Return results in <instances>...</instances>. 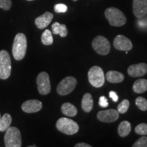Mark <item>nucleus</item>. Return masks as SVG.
Masks as SVG:
<instances>
[{
    "instance_id": "1",
    "label": "nucleus",
    "mask_w": 147,
    "mask_h": 147,
    "mask_svg": "<svg viewBox=\"0 0 147 147\" xmlns=\"http://www.w3.org/2000/svg\"><path fill=\"white\" fill-rule=\"evenodd\" d=\"M27 41L25 35L18 33L14 38L12 45V55L17 61H21L25 57L27 52Z\"/></svg>"
},
{
    "instance_id": "2",
    "label": "nucleus",
    "mask_w": 147,
    "mask_h": 147,
    "mask_svg": "<svg viewBox=\"0 0 147 147\" xmlns=\"http://www.w3.org/2000/svg\"><path fill=\"white\" fill-rule=\"evenodd\" d=\"M105 16L109 24L114 27H121L124 25L127 22L125 14L118 8L110 7L105 10Z\"/></svg>"
},
{
    "instance_id": "3",
    "label": "nucleus",
    "mask_w": 147,
    "mask_h": 147,
    "mask_svg": "<svg viewBox=\"0 0 147 147\" xmlns=\"http://www.w3.org/2000/svg\"><path fill=\"white\" fill-rule=\"evenodd\" d=\"M5 147H21L22 138L21 131L15 127H10L5 131L4 136Z\"/></svg>"
},
{
    "instance_id": "4",
    "label": "nucleus",
    "mask_w": 147,
    "mask_h": 147,
    "mask_svg": "<svg viewBox=\"0 0 147 147\" xmlns=\"http://www.w3.org/2000/svg\"><path fill=\"white\" fill-rule=\"evenodd\" d=\"M56 127L59 131L67 135H74L79 130V126L77 123L65 117L61 118L57 121Z\"/></svg>"
},
{
    "instance_id": "5",
    "label": "nucleus",
    "mask_w": 147,
    "mask_h": 147,
    "mask_svg": "<svg viewBox=\"0 0 147 147\" xmlns=\"http://www.w3.org/2000/svg\"><path fill=\"white\" fill-rule=\"evenodd\" d=\"M11 71L12 62L10 54L5 50L0 51V79H8L11 74Z\"/></svg>"
},
{
    "instance_id": "6",
    "label": "nucleus",
    "mask_w": 147,
    "mask_h": 147,
    "mask_svg": "<svg viewBox=\"0 0 147 147\" xmlns=\"http://www.w3.org/2000/svg\"><path fill=\"white\" fill-rule=\"evenodd\" d=\"M88 78L90 84L94 87L100 88L105 82V76L103 69L99 66H93L88 72Z\"/></svg>"
},
{
    "instance_id": "7",
    "label": "nucleus",
    "mask_w": 147,
    "mask_h": 147,
    "mask_svg": "<svg viewBox=\"0 0 147 147\" xmlns=\"http://www.w3.org/2000/svg\"><path fill=\"white\" fill-rule=\"evenodd\" d=\"M76 84L77 80L74 77H65L59 83L57 87V91L60 95H68L74 90Z\"/></svg>"
},
{
    "instance_id": "8",
    "label": "nucleus",
    "mask_w": 147,
    "mask_h": 147,
    "mask_svg": "<svg viewBox=\"0 0 147 147\" xmlns=\"http://www.w3.org/2000/svg\"><path fill=\"white\" fill-rule=\"evenodd\" d=\"M92 47L95 52L101 55H106L110 51V45L107 38L102 36H98L93 39Z\"/></svg>"
},
{
    "instance_id": "9",
    "label": "nucleus",
    "mask_w": 147,
    "mask_h": 147,
    "mask_svg": "<svg viewBox=\"0 0 147 147\" xmlns=\"http://www.w3.org/2000/svg\"><path fill=\"white\" fill-rule=\"evenodd\" d=\"M38 90L40 94L46 95L51 92V86L49 74L45 71H42L38 74L36 79Z\"/></svg>"
},
{
    "instance_id": "10",
    "label": "nucleus",
    "mask_w": 147,
    "mask_h": 147,
    "mask_svg": "<svg viewBox=\"0 0 147 147\" xmlns=\"http://www.w3.org/2000/svg\"><path fill=\"white\" fill-rule=\"evenodd\" d=\"M113 45L116 49L123 51H129L133 48V45L130 40L123 35H118L115 37Z\"/></svg>"
},
{
    "instance_id": "11",
    "label": "nucleus",
    "mask_w": 147,
    "mask_h": 147,
    "mask_svg": "<svg viewBox=\"0 0 147 147\" xmlns=\"http://www.w3.org/2000/svg\"><path fill=\"white\" fill-rule=\"evenodd\" d=\"M97 117L98 120L102 122L113 123L119 119V113L118 111L114 109L102 110L97 113Z\"/></svg>"
},
{
    "instance_id": "12",
    "label": "nucleus",
    "mask_w": 147,
    "mask_h": 147,
    "mask_svg": "<svg viewBox=\"0 0 147 147\" xmlns=\"http://www.w3.org/2000/svg\"><path fill=\"white\" fill-rule=\"evenodd\" d=\"M133 12L138 18L144 17L147 14V0H133Z\"/></svg>"
},
{
    "instance_id": "13",
    "label": "nucleus",
    "mask_w": 147,
    "mask_h": 147,
    "mask_svg": "<svg viewBox=\"0 0 147 147\" xmlns=\"http://www.w3.org/2000/svg\"><path fill=\"white\" fill-rule=\"evenodd\" d=\"M42 108V102L37 100H29L25 101L22 104L21 108L26 113H35L39 112Z\"/></svg>"
},
{
    "instance_id": "14",
    "label": "nucleus",
    "mask_w": 147,
    "mask_h": 147,
    "mask_svg": "<svg viewBox=\"0 0 147 147\" xmlns=\"http://www.w3.org/2000/svg\"><path fill=\"white\" fill-rule=\"evenodd\" d=\"M128 74L132 77H141L147 73V64L140 63L130 65L127 69Z\"/></svg>"
},
{
    "instance_id": "15",
    "label": "nucleus",
    "mask_w": 147,
    "mask_h": 147,
    "mask_svg": "<svg viewBox=\"0 0 147 147\" xmlns=\"http://www.w3.org/2000/svg\"><path fill=\"white\" fill-rule=\"evenodd\" d=\"M53 18V14L49 12H46L42 15L38 16L35 20L36 27L40 29H43L49 26Z\"/></svg>"
},
{
    "instance_id": "16",
    "label": "nucleus",
    "mask_w": 147,
    "mask_h": 147,
    "mask_svg": "<svg viewBox=\"0 0 147 147\" xmlns=\"http://www.w3.org/2000/svg\"><path fill=\"white\" fill-rule=\"evenodd\" d=\"M106 80L111 83H119L123 81L124 75L119 71L111 70L106 73Z\"/></svg>"
},
{
    "instance_id": "17",
    "label": "nucleus",
    "mask_w": 147,
    "mask_h": 147,
    "mask_svg": "<svg viewBox=\"0 0 147 147\" xmlns=\"http://www.w3.org/2000/svg\"><path fill=\"white\" fill-rule=\"evenodd\" d=\"M82 108L86 113H90L93 109V100L92 95L90 93H85L82 100Z\"/></svg>"
},
{
    "instance_id": "18",
    "label": "nucleus",
    "mask_w": 147,
    "mask_h": 147,
    "mask_svg": "<svg viewBox=\"0 0 147 147\" xmlns=\"http://www.w3.org/2000/svg\"><path fill=\"white\" fill-rule=\"evenodd\" d=\"M52 32L55 35H59L61 37L67 36V29L65 25L63 24H60L58 22H55L52 25Z\"/></svg>"
},
{
    "instance_id": "19",
    "label": "nucleus",
    "mask_w": 147,
    "mask_h": 147,
    "mask_svg": "<svg viewBox=\"0 0 147 147\" xmlns=\"http://www.w3.org/2000/svg\"><path fill=\"white\" fill-rule=\"evenodd\" d=\"M61 112L63 115L67 117H74L77 115L78 110L73 104L66 102L61 106Z\"/></svg>"
},
{
    "instance_id": "20",
    "label": "nucleus",
    "mask_w": 147,
    "mask_h": 147,
    "mask_svg": "<svg viewBox=\"0 0 147 147\" xmlns=\"http://www.w3.org/2000/svg\"><path fill=\"white\" fill-rule=\"evenodd\" d=\"M131 130V126L129 121H122L118 127V133L121 137H126L129 134Z\"/></svg>"
},
{
    "instance_id": "21",
    "label": "nucleus",
    "mask_w": 147,
    "mask_h": 147,
    "mask_svg": "<svg viewBox=\"0 0 147 147\" xmlns=\"http://www.w3.org/2000/svg\"><path fill=\"white\" fill-rule=\"evenodd\" d=\"M133 90L136 93H142L147 91L146 79H138L133 84Z\"/></svg>"
},
{
    "instance_id": "22",
    "label": "nucleus",
    "mask_w": 147,
    "mask_h": 147,
    "mask_svg": "<svg viewBox=\"0 0 147 147\" xmlns=\"http://www.w3.org/2000/svg\"><path fill=\"white\" fill-rule=\"evenodd\" d=\"M12 118L8 113H5L0 119V131L3 132L6 131L10 127L12 123Z\"/></svg>"
},
{
    "instance_id": "23",
    "label": "nucleus",
    "mask_w": 147,
    "mask_h": 147,
    "mask_svg": "<svg viewBox=\"0 0 147 147\" xmlns=\"http://www.w3.org/2000/svg\"><path fill=\"white\" fill-rule=\"evenodd\" d=\"M42 43L45 46L51 45L53 43V37L52 32L49 29H46L41 37Z\"/></svg>"
},
{
    "instance_id": "24",
    "label": "nucleus",
    "mask_w": 147,
    "mask_h": 147,
    "mask_svg": "<svg viewBox=\"0 0 147 147\" xmlns=\"http://www.w3.org/2000/svg\"><path fill=\"white\" fill-rule=\"evenodd\" d=\"M136 105L140 110L146 111L147 110V100L142 97H138L136 99Z\"/></svg>"
},
{
    "instance_id": "25",
    "label": "nucleus",
    "mask_w": 147,
    "mask_h": 147,
    "mask_svg": "<svg viewBox=\"0 0 147 147\" xmlns=\"http://www.w3.org/2000/svg\"><path fill=\"white\" fill-rule=\"evenodd\" d=\"M129 107V100H124L119 104L118 107H117V111L119 112V113L124 114L127 111Z\"/></svg>"
},
{
    "instance_id": "26",
    "label": "nucleus",
    "mask_w": 147,
    "mask_h": 147,
    "mask_svg": "<svg viewBox=\"0 0 147 147\" xmlns=\"http://www.w3.org/2000/svg\"><path fill=\"white\" fill-rule=\"evenodd\" d=\"M135 132L139 135L146 136L147 135V124L140 123L137 125L135 128Z\"/></svg>"
},
{
    "instance_id": "27",
    "label": "nucleus",
    "mask_w": 147,
    "mask_h": 147,
    "mask_svg": "<svg viewBox=\"0 0 147 147\" xmlns=\"http://www.w3.org/2000/svg\"><path fill=\"white\" fill-rule=\"evenodd\" d=\"M133 147H147V137L142 136L134 144L132 145Z\"/></svg>"
},
{
    "instance_id": "28",
    "label": "nucleus",
    "mask_w": 147,
    "mask_h": 147,
    "mask_svg": "<svg viewBox=\"0 0 147 147\" xmlns=\"http://www.w3.org/2000/svg\"><path fill=\"white\" fill-rule=\"evenodd\" d=\"M54 10L57 13H65L67 10V6L63 3H57L55 5Z\"/></svg>"
},
{
    "instance_id": "29",
    "label": "nucleus",
    "mask_w": 147,
    "mask_h": 147,
    "mask_svg": "<svg viewBox=\"0 0 147 147\" xmlns=\"http://www.w3.org/2000/svg\"><path fill=\"white\" fill-rule=\"evenodd\" d=\"M12 6L11 0H0V8L4 10H9Z\"/></svg>"
},
{
    "instance_id": "30",
    "label": "nucleus",
    "mask_w": 147,
    "mask_h": 147,
    "mask_svg": "<svg viewBox=\"0 0 147 147\" xmlns=\"http://www.w3.org/2000/svg\"><path fill=\"white\" fill-rule=\"evenodd\" d=\"M108 102L105 96H101L99 100V105L102 108H106L108 106Z\"/></svg>"
},
{
    "instance_id": "31",
    "label": "nucleus",
    "mask_w": 147,
    "mask_h": 147,
    "mask_svg": "<svg viewBox=\"0 0 147 147\" xmlns=\"http://www.w3.org/2000/svg\"><path fill=\"white\" fill-rule=\"evenodd\" d=\"M109 96H110V98H111L112 100H113V102H117L119 100V97H118V95H117V93H116V92H115V91H110Z\"/></svg>"
},
{
    "instance_id": "32",
    "label": "nucleus",
    "mask_w": 147,
    "mask_h": 147,
    "mask_svg": "<svg viewBox=\"0 0 147 147\" xmlns=\"http://www.w3.org/2000/svg\"><path fill=\"white\" fill-rule=\"evenodd\" d=\"M75 147H91V145L86 144V143H83V142H80V143H78L74 146Z\"/></svg>"
},
{
    "instance_id": "33",
    "label": "nucleus",
    "mask_w": 147,
    "mask_h": 147,
    "mask_svg": "<svg viewBox=\"0 0 147 147\" xmlns=\"http://www.w3.org/2000/svg\"><path fill=\"white\" fill-rule=\"evenodd\" d=\"M27 1H34V0H27Z\"/></svg>"
},
{
    "instance_id": "34",
    "label": "nucleus",
    "mask_w": 147,
    "mask_h": 147,
    "mask_svg": "<svg viewBox=\"0 0 147 147\" xmlns=\"http://www.w3.org/2000/svg\"><path fill=\"white\" fill-rule=\"evenodd\" d=\"M74 1H78V0H73Z\"/></svg>"
},
{
    "instance_id": "35",
    "label": "nucleus",
    "mask_w": 147,
    "mask_h": 147,
    "mask_svg": "<svg viewBox=\"0 0 147 147\" xmlns=\"http://www.w3.org/2000/svg\"><path fill=\"white\" fill-rule=\"evenodd\" d=\"M0 119H1V115H0Z\"/></svg>"
}]
</instances>
